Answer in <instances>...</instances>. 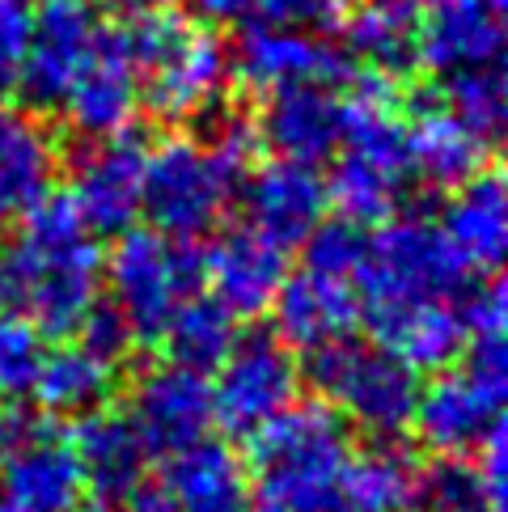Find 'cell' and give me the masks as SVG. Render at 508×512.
I'll return each instance as SVG.
<instances>
[{"instance_id": "obj_1", "label": "cell", "mask_w": 508, "mask_h": 512, "mask_svg": "<svg viewBox=\"0 0 508 512\" xmlns=\"http://www.w3.org/2000/svg\"><path fill=\"white\" fill-rule=\"evenodd\" d=\"M0 288L39 335H77L102 297V250L68 195H43L0 250Z\"/></svg>"}, {"instance_id": "obj_2", "label": "cell", "mask_w": 508, "mask_h": 512, "mask_svg": "<svg viewBox=\"0 0 508 512\" xmlns=\"http://www.w3.org/2000/svg\"><path fill=\"white\" fill-rule=\"evenodd\" d=\"M352 94L343 98L339 123V161L326 182V204H335L343 221L381 225L390 221L407 191V123L398 115L394 77L352 72Z\"/></svg>"}, {"instance_id": "obj_3", "label": "cell", "mask_w": 508, "mask_h": 512, "mask_svg": "<svg viewBox=\"0 0 508 512\" xmlns=\"http://www.w3.org/2000/svg\"><path fill=\"white\" fill-rule=\"evenodd\" d=\"M123 51L144 72V102L166 123L204 119L229 85V47L170 5H144L115 22Z\"/></svg>"}, {"instance_id": "obj_4", "label": "cell", "mask_w": 508, "mask_h": 512, "mask_svg": "<svg viewBox=\"0 0 508 512\" xmlns=\"http://www.w3.org/2000/svg\"><path fill=\"white\" fill-rule=\"evenodd\" d=\"M250 457L263 504L280 512H335L352 445L343 415L326 402H288L250 432Z\"/></svg>"}, {"instance_id": "obj_5", "label": "cell", "mask_w": 508, "mask_h": 512, "mask_svg": "<svg viewBox=\"0 0 508 512\" xmlns=\"http://www.w3.org/2000/svg\"><path fill=\"white\" fill-rule=\"evenodd\" d=\"M470 284H475V271L449 246L441 225L424 216L381 221V229L365 242V259L352 280L365 322L424 305H462Z\"/></svg>"}, {"instance_id": "obj_6", "label": "cell", "mask_w": 508, "mask_h": 512, "mask_svg": "<svg viewBox=\"0 0 508 512\" xmlns=\"http://www.w3.org/2000/svg\"><path fill=\"white\" fill-rule=\"evenodd\" d=\"M102 276L111 288L115 314L127 322L132 339L157 343L174 309L195 297L204 280V254L157 229H123Z\"/></svg>"}, {"instance_id": "obj_7", "label": "cell", "mask_w": 508, "mask_h": 512, "mask_svg": "<svg viewBox=\"0 0 508 512\" xmlns=\"http://www.w3.org/2000/svg\"><path fill=\"white\" fill-rule=\"evenodd\" d=\"M310 377L322 390L326 407L335 415H348L373 441H398L411 428L415 398H420V373H411L386 347L356 343L348 335L314 352Z\"/></svg>"}, {"instance_id": "obj_8", "label": "cell", "mask_w": 508, "mask_h": 512, "mask_svg": "<svg viewBox=\"0 0 508 512\" xmlns=\"http://www.w3.org/2000/svg\"><path fill=\"white\" fill-rule=\"evenodd\" d=\"M233 191H238V178L208 153L204 140L170 136L144 157L140 212H149L157 233L174 242H195L221 221Z\"/></svg>"}, {"instance_id": "obj_9", "label": "cell", "mask_w": 508, "mask_h": 512, "mask_svg": "<svg viewBox=\"0 0 508 512\" xmlns=\"http://www.w3.org/2000/svg\"><path fill=\"white\" fill-rule=\"evenodd\" d=\"M297 360L293 347H284L276 335H242L233 339L229 356L216 364V386H212V407L216 419H225L229 432H254L280 415L288 402H297Z\"/></svg>"}, {"instance_id": "obj_10", "label": "cell", "mask_w": 508, "mask_h": 512, "mask_svg": "<svg viewBox=\"0 0 508 512\" xmlns=\"http://www.w3.org/2000/svg\"><path fill=\"white\" fill-rule=\"evenodd\" d=\"M352 56L335 43L318 39L310 30H280L250 22L242 30L238 47L229 56V77H238L254 94H276V89L297 85H348L352 81Z\"/></svg>"}, {"instance_id": "obj_11", "label": "cell", "mask_w": 508, "mask_h": 512, "mask_svg": "<svg viewBox=\"0 0 508 512\" xmlns=\"http://www.w3.org/2000/svg\"><path fill=\"white\" fill-rule=\"evenodd\" d=\"M216 419L208 373L183 369V364H157L136 377L127 394V424L136 428L149 453H178L204 441Z\"/></svg>"}, {"instance_id": "obj_12", "label": "cell", "mask_w": 508, "mask_h": 512, "mask_svg": "<svg viewBox=\"0 0 508 512\" xmlns=\"http://www.w3.org/2000/svg\"><path fill=\"white\" fill-rule=\"evenodd\" d=\"M144 140L136 132H119L94 140L72 161V187L68 199L89 233L119 237L136 225L140 199H144Z\"/></svg>"}, {"instance_id": "obj_13", "label": "cell", "mask_w": 508, "mask_h": 512, "mask_svg": "<svg viewBox=\"0 0 508 512\" xmlns=\"http://www.w3.org/2000/svg\"><path fill=\"white\" fill-rule=\"evenodd\" d=\"M68 127L85 140H106L119 132H132L136 106H140V72L132 56L123 51L115 26H98L94 51H89L85 68L64 94Z\"/></svg>"}, {"instance_id": "obj_14", "label": "cell", "mask_w": 508, "mask_h": 512, "mask_svg": "<svg viewBox=\"0 0 508 512\" xmlns=\"http://www.w3.org/2000/svg\"><path fill=\"white\" fill-rule=\"evenodd\" d=\"M98 39V22L89 17L85 5H68V0H51L43 13H34L30 47L22 64V98L34 111H56L64 94L85 68L89 51Z\"/></svg>"}, {"instance_id": "obj_15", "label": "cell", "mask_w": 508, "mask_h": 512, "mask_svg": "<svg viewBox=\"0 0 508 512\" xmlns=\"http://www.w3.org/2000/svg\"><path fill=\"white\" fill-rule=\"evenodd\" d=\"M500 407H504V390L487 386L475 373L466 369L441 373L415 398L411 428L441 457H462L470 449H479L487 441V432L500 424Z\"/></svg>"}, {"instance_id": "obj_16", "label": "cell", "mask_w": 508, "mask_h": 512, "mask_svg": "<svg viewBox=\"0 0 508 512\" xmlns=\"http://www.w3.org/2000/svg\"><path fill=\"white\" fill-rule=\"evenodd\" d=\"M204 276L212 292L233 318H259L276 301L280 284L288 280L284 246L263 237L254 225L225 229L204 254Z\"/></svg>"}, {"instance_id": "obj_17", "label": "cell", "mask_w": 508, "mask_h": 512, "mask_svg": "<svg viewBox=\"0 0 508 512\" xmlns=\"http://www.w3.org/2000/svg\"><path fill=\"white\" fill-rule=\"evenodd\" d=\"M242 187L246 216L263 237H271L276 246H297L314 233L318 221H326V182L314 166L305 161L276 157L267 166L250 170Z\"/></svg>"}, {"instance_id": "obj_18", "label": "cell", "mask_w": 508, "mask_h": 512, "mask_svg": "<svg viewBox=\"0 0 508 512\" xmlns=\"http://www.w3.org/2000/svg\"><path fill=\"white\" fill-rule=\"evenodd\" d=\"M500 0H437L428 22L415 30V60L437 77H453L466 68L500 64L504 22Z\"/></svg>"}, {"instance_id": "obj_19", "label": "cell", "mask_w": 508, "mask_h": 512, "mask_svg": "<svg viewBox=\"0 0 508 512\" xmlns=\"http://www.w3.org/2000/svg\"><path fill=\"white\" fill-rule=\"evenodd\" d=\"M356 318H360V301H356L352 280L314 276V271L288 276L276 292V301H271L276 339L310 356L339 339H348Z\"/></svg>"}, {"instance_id": "obj_20", "label": "cell", "mask_w": 508, "mask_h": 512, "mask_svg": "<svg viewBox=\"0 0 508 512\" xmlns=\"http://www.w3.org/2000/svg\"><path fill=\"white\" fill-rule=\"evenodd\" d=\"M161 496L174 512H246L250 508V470L242 453L225 441H195L166 457Z\"/></svg>"}, {"instance_id": "obj_21", "label": "cell", "mask_w": 508, "mask_h": 512, "mask_svg": "<svg viewBox=\"0 0 508 512\" xmlns=\"http://www.w3.org/2000/svg\"><path fill=\"white\" fill-rule=\"evenodd\" d=\"M487 153H492V144L479 132H470L437 98H424V106L407 123L411 178L428 182L432 191H453V187H462L466 178L487 170Z\"/></svg>"}, {"instance_id": "obj_22", "label": "cell", "mask_w": 508, "mask_h": 512, "mask_svg": "<svg viewBox=\"0 0 508 512\" xmlns=\"http://www.w3.org/2000/svg\"><path fill=\"white\" fill-rule=\"evenodd\" d=\"M0 491L22 512H72L85 491L77 453L51 424L0 462Z\"/></svg>"}, {"instance_id": "obj_23", "label": "cell", "mask_w": 508, "mask_h": 512, "mask_svg": "<svg viewBox=\"0 0 508 512\" xmlns=\"http://www.w3.org/2000/svg\"><path fill=\"white\" fill-rule=\"evenodd\" d=\"M56 178V140L47 127L0 102V229L17 225L22 216L51 195Z\"/></svg>"}, {"instance_id": "obj_24", "label": "cell", "mask_w": 508, "mask_h": 512, "mask_svg": "<svg viewBox=\"0 0 508 512\" xmlns=\"http://www.w3.org/2000/svg\"><path fill=\"white\" fill-rule=\"evenodd\" d=\"M72 453H77L85 487H94L102 504L106 500H127L144 487V470H149V449L127 424V415L115 411H85L77 432L68 436Z\"/></svg>"}, {"instance_id": "obj_25", "label": "cell", "mask_w": 508, "mask_h": 512, "mask_svg": "<svg viewBox=\"0 0 508 512\" xmlns=\"http://www.w3.org/2000/svg\"><path fill=\"white\" fill-rule=\"evenodd\" d=\"M441 233L449 237V246L462 254L475 276H496L504 263V250H508L504 178L496 170H479L475 178H466L462 187H453Z\"/></svg>"}, {"instance_id": "obj_26", "label": "cell", "mask_w": 508, "mask_h": 512, "mask_svg": "<svg viewBox=\"0 0 508 512\" xmlns=\"http://www.w3.org/2000/svg\"><path fill=\"white\" fill-rule=\"evenodd\" d=\"M339 123H343V102L326 85H297V89H276L267 94L259 140H267L271 149L288 161H314L331 157L339 149Z\"/></svg>"}, {"instance_id": "obj_27", "label": "cell", "mask_w": 508, "mask_h": 512, "mask_svg": "<svg viewBox=\"0 0 508 512\" xmlns=\"http://www.w3.org/2000/svg\"><path fill=\"white\" fill-rule=\"evenodd\" d=\"M373 343L398 356L411 373H445L466 347L462 305H424L369 322Z\"/></svg>"}, {"instance_id": "obj_28", "label": "cell", "mask_w": 508, "mask_h": 512, "mask_svg": "<svg viewBox=\"0 0 508 512\" xmlns=\"http://www.w3.org/2000/svg\"><path fill=\"white\" fill-rule=\"evenodd\" d=\"M343 39H348V56L365 60L369 72H381V77H407L420 64L415 60L411 9L398 5V0H369V5H360L348 17V26H343Z\"/></svg>"}, {"instance_id": "obj_29", "label": "cell", "mask_w": 508, "mask_h": 512, "mask_svg": "<svg viewBox=\"0 0 508 512\" xmlns=\"http://www.w3.org/2000/svg\"><path fill=\"white\" fill-rule=\"evenodd\" d=\"M115 364H106L102 356L85 352V347H60L47 352L43 373L34 381V398L47 415H85L98 411L115 390Z\"/></svg>"}, {"instance_id": "obj_30", "label": "cell", "mask_w": 508, "mask_h": 512, "mask_svg": "<svg viewBox=\"0 0 508 512\" xmlns=\"http://www.w3.org/2000/svg\"><path fill=\"white\" fill-rule=\"evenodd\" d=\"M415 496V470L394 441H381L369 453H352L339 479L335 512H403Z\"/></svg>"}, {"instance_id": "obj_31", "label": "cell", "mask_w": 508, "mask_h": 512, "mask_svg": "<svg viewBox=\"0 0 508 512\" xmlns=\"http://www.w3.org/2000/svg\"><path fill=\"white\" fill-rule=\"evenodd\" d=\"M161 339H166L174 364L195 369V373H212L229 356L238 331H233V314L216 297H187L174 309Z\"/></svg>"}, {"instance_id": "obj_32", "label": "cell", "mask_w": 508, "mask_h": 512, "mask_svg": "<svg viewBox=\"0 0 508 512\" xmlns=\"http://www.w3.org/2000/svg\"><path fill=\"white\" fill-rule=\"evenodd\" d=\"M415 500L424 512H504V491L487 483L479 462L466 457H441L415 474Z\"/></svg>"}, {"instance_id": "obj_33", "label": "cell", "mask_w": 508, "mask_h": 512, "mask_svg": "<svg viewBox=\"0 0 508 512\" xmlns=\"http://www.w3.org/2000/svg\"><path fill=\"white\" fill-rule=\"evenodd\" d=\"M445 106L470 127V132H479L487 144H496L504 132V115H508L504 68L487 64V68L453 72L449 89H445Z\"/></svg>"}, {"instance_id": "obj_34", "label": "cell", "mask_w": 508, "mask_h": 512, "mask_svg": "<svg viewBox=\"0 0 508 512\" xmlns=\"http://www.w3.org/2000/svg\"><path fill=\"white\" fill-rule=\"evenodd\" d=\"M43 360H47V347H43L39 326H30L26 318L0 314V398L17 402L34 394Z\"/></svg>"}, {"instance_id": "obj_35", "label": "cell", "mask_w": 508, "mask_h": 512, "mask_svg": "<svg viewBox=\"0 0 508 512\" xmlns=\"http://www.w3.org/2000/svg\"><path fill=\"white\" fill-rule=\"evenodd\" d=\"M365 242L369 237L360 233V225L343 221H318L314 233L305 237V271L314 276H331V280H356L360 271V259H365Z\"/></svg>"}, {"instance_id": "obj_36", "label": "cell", "mask_w": 508, "mask_h": 512, "mask_svg": "<svg viewBox=\"0 0 508 512\" xmlns=\"http://www.w3.org/2000/svg\"><path fill=\"white\" fill-rule=\"evenodd\" d=\"M208 153L221 161V166L233 174V178H246L250 174V166H254V153H259V127H254V119L250 115H242V111H221L212 123H208Z\"/></svg>"}, {"instance_id": "obj_37", "label": "cell", "mask_w": 508, "mask_h": 512, "mask_svg": "<svg viewBox=\"0 0 508 512\" xmlns=\"http://www.w3.org/2000/svg\"><path fill=\"white\" fill-rule=\"evenodd\" d=\"M34 13L26 0H0V102H5L17 81H22L26 47H30Z\"/></svg>"}, {"instance_id": "obj_38", "label": "cell", "mask_w": 508, "mask_h": 512, "mask_svg": "<svg viewBox=\"0 0 508 512\" xmlns=\"http://www.w3.org/2000/svg\"><path fill=\"white\" fill-rule=\"evenodd\" d=\"M77 339H81L85 352L102 356L106 364H119V360L136 347L132 331H127V322L115 314V305H111V301H98L94 309H89L85 322L77 326Z\"/></svg>"}, {"instance_id": "obj_39", "label": "cell", "mask_w": 508, "mask_h": 512, "mask_svg": "<svg viewBox=\"0 0 508 512\" xmlns=\"http://www.w3.org/2000/svg\"><path fill=\"white\" fill-rule=\"evenodd\" d=\"M254 22L280 30H326L339 22V0H259Z\"/></svg>"}, {"instance_id": "obj_40", "label": "cell", "mask_w": 508, "mask_h": 512, "mask_svg": "<svg viewBox=\"0 0 508 512\" xmlns=\"http://www.w3.org/2000/svg\"><path fill=\"white\" fill-rule=\"evenodd\" d=\"M195 5H199V13H204L208 22L233 26V22H246V17H254V5H259V0H195Z\"/></svg>"}, {"instance_id": "obj_41", "label": "cell", "mask_w": 508, "mask_h": 512, "mask_svg": "<svg viewBox=\"0 0 508 512\" xmlns=\"http://www.w3.org/2000/svg\"><path fill=\"white\" fill-rule=\"evenodd\" d=\"M127 500H132V512H174L170 500L161 496V491H149V487H140L136 496H127Z\"/></svg>"}, {"instance_id": "obj_42", "label": "cell", "mask_w": 508, "mask_h": 512, "mask_svg": "<svg viewBox=\"0 0 508 512\" xmlns=\"http://www.w3.org/2000/svg\"><path fill=\"white\" fill-rule=\"evenodd\" d=\"M0 512H22V508H17V504L5 496V491H0Z\"/></svg>"}, {"instance_id": "obj_43", "label": "cell", "mask_w": 508, "mask_h": 512, "mask_svg": "<svg viewBox=\"0 0 508 512\" xmlns=\"http://www.w3.org/2000/svg\"><path fill=\"white\" fill-rule=\"evenodd\" d=\"M72 512H115L111 504H94V508H72Z\"/></svg>"}, {"instance_id": "obj_44", "label": "cell", "mask_w": 508, "mask_h": 512, "mask_svg": "<svg viewBox=\"0 0 508 512\" xmlns=\"http://www.w3.org/2000/svg\"><path fill=\"white\" fill-rule=\"evenodd\" d=\"M398 5H407V9H415V5H437V0H398Z\"/></svg>"}, {"instance_id": "obj_45", "label": "cell", "mask_w": 508, "mask_h": 512, "mask_svg": "<svg viewBox=\"0 0 508 512\" xmlns=\"http://www.w3.org/2000/svg\"><path fill=\"white\" fill-rule=\"evenodd\" d=\"M246 512H280V508H271V504H259V508H246Z\"/></svg>"}, {"instance_id": "obj_46", "label": "cell", "mask_w": 508, "mask_h": 512, "mask_svg": "<svg viewBox=\"0 0 508 512\" xmlns=\"http://www.w3.org/2000/svg\"><path fill=\"white\" fill-rule=\"evenodd\" d=\"M140 5H174V0H140Z\"/></svg>"}, {"instance_id": "obj_47", "label": "cell", "mask_w": 508, "mask_h": 512, "mask_svg": "<svg viewBox=\"0 0 508 512\" xmlns=\"http://www.w3.org/2000/svg\"><path fill=\"white\" fill-rule=\"evenodd\" d=\"M68 5H85V9H89V5H94V0H68Z\"/></svg>"}, {"instance_id": "obj_48", "label": "cell", "mask_w": 508, "mask_h": 512, "mask_svg": "<svg viewBox=\"0 0 508 512\" xmlns=\"http://www.w3.org/2000/svg\"><path fill=\"white\" fill-rule=\"evenodd\" d=\"M0 309H5V288H0Z\"/></svg>"}]
</instances>
